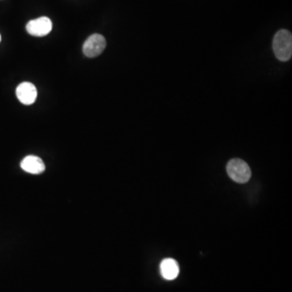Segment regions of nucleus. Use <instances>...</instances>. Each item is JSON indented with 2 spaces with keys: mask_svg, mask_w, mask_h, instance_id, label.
<instances>
[{
  "mask_svg": "<svg viewBox=\"0 0 292 292\" xmlns=\"http://www.w3.org/2000/svg\"><path fill=\"white\" fill-rule=\"evenodd\" d=\"M273 50L278 60L286 62L292 55V36L286 30L277 31L273 40Z\"/></svg>",
  "mask_w": 292,
  "mask_h": 292,
  "instance_id": "obj_1",
  "label": "nucleus"
},
{
  "mask_svg": "<svg viewBox=\"0 0 292 292\" xmlns=\"http://www.w3.org/2000/svg\"><path fill=\"white\" fill-rule=\"evenodd\" d=\"M227 171L231 179L240 183L248 182L252 174L249 166L240 158L231 159L227 163Z\"/></svg>",
  "mask_w": 292,
  "mask_h": 292,
  "instance_id": "obj_2",
  "label": "nucleus"
},
{
  "mask_svg": "<svg viewBox=\"0 0 292 292\" xmlns=\"http://www.w3.org/2000/svg\"><path fill=\"white\" fill-rule=\"evenodd\" d=\"M107 46V41L101 34H94L88 37L83 45V53L88 58L101 55Z\"/></svg>",
  "mask_w": 292,
  "mask_h": 292,
  "instance_id": "obj_3",
  "label": "nucleus"
},
{
  "mask_svg": "<svg viewBox=\"0 0 292 292\" xmlns=\"http://www.w3.org/2000/svg\"><path fill=\"white\" fill-rule=\"evenodd\" d=\"M52 26L50 18L42 17L29 21L26 25V30L32 36L44 37L51 33Z\"/></svg>",
  "mask_w": 292,
  "mask_h": 292,
  "instance_id": "obj_4",
  "label": "nucleus"
},
{
  "mask_svg": "<svg viewBox=\"0 0 292 292\" xmlns=\"http://www.w3.org/2000/svg\"><path fill=\"white\" fill-rule=\"evenodd\" d=\"M16 94L18 100L24 105H32L36 101L38 90L34 84L23 82L17 87Z\"/></svg>",
  "mask_w": 292,
  "mask_h": 292,
  "instance_id": "obj_5",
  "label": "nucleus"
},
{
  "mask_svg": "<svg viewBox=\"0 0 292 292\" xmlns=\"http://www.w3.org/2000/svg\"><path fill=\"white\" fill-rule=\"evenodd\" d=\"M22 170L30 174H38L43 172L46 168L42 158L37 156L29 155L21 162Z\"/></svg>",
  "mask_w": 292,
  "mask_h": 292,
  "instance_id": "obj_6",
  "label": "nucleus"
},
{
  "mask_svg": "<svg viewBox=\"0 0 292 292\" xmlns=\"http://www.w3.org/2000/svg\"><path fill=\"white\" fill-rule=\"evenodd\" d=\"M160 272L166 280H174L178 277L179 267L178 263L172 258L164 259L160 264Z\"/></svg>",
  "mask_w": 292,
  "mask_h": 292,
  "instance_id": "obj_7",
  "label": "nucleus"
},
{
  "mask_svg": "<svg viewBox=\"0 0 292 292\" xmlns=\"http://www.w3.org/2000/svg\"><path fill=\"white\" fill-rule=\"evenodd\" d=\"M0 42H1V35H0Z\"/></svg>",
  "mask_w": 292,
  "mask_h": 292,
  "instance_id": "obj_8",
  "label": "nucleus"
}]
</instances>
